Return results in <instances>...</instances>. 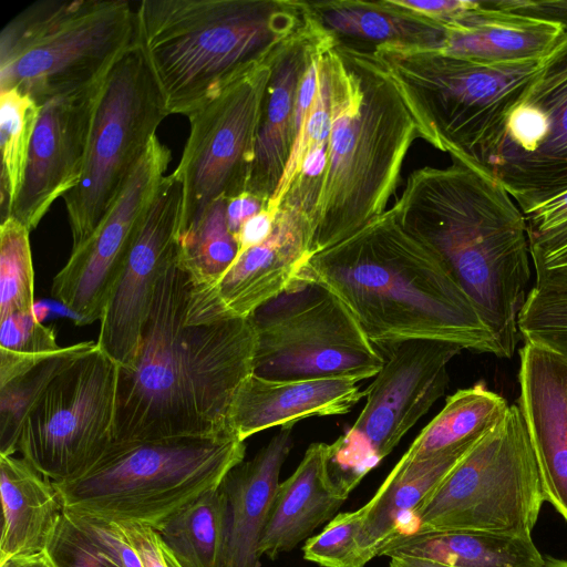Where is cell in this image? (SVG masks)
<instances>
[{
	"label": "cell",
	"instance_id": "cell-1",
	"mask_svg": "<svg viewBox=\"0 0 567 567\" xmlns=\"http://www.w3.org/2000/svg\"><path fill=\"white\" fill-rule=\"evenodd\" d=\"M190 287L175 251L158 277L135 362L120 367L112 442L231 432V405L254 372L256 332L250 318L187 323Z\"/></svg>",
	"mask_w": 567,
	"mask_h": 567
},
{
	"label": "cell",
	"instance_id": "cell-2",
	"mask_svg": "<svg viewBox=\"0 0 567 567\" xmlns=\"http://www.w3.org/2000/svg\"><path fill=\"white\" fill-rule=\"evenodd\" d=\"M449 154L450 166L413 171L392 207L399 221L439 254L492 331L502 358H511L530 279L525 217L482 165Z\"/></svg>",
	"mask_w": 567,
	"mask_h": 567
},
{
	"label": "cell",
	"instance_id": "cell-3",
	"mask_svg": "<svg viewBox=\"0 0 567 567\" xmlns=\"http://www.w3.org/2000/svg\"><path fill=\"white\" fill-rule=\"evenodd\" d=\"M298 276L332 290L375 347L439 340L502 358L442 258L399 221L393 207L315 254Z\"/></svg>",
	"mask_w": 567,
	"mask_h": 567
},
{
	"label": "cell",
	"instance_id": "cell-4",
	"mask_svg": "<svg viewBox=\"0 0 567 567\" xmlns=\"http://www.w3.org/2000/svg\"><path fill=\"white\" fill-rule=\"evenodd\" d=\"M327 59L331 121L327 162L310 214L313 255L386 210L410 147L424 138L373 47L336 39Z\"/></svg>",
	"mask_w": 567,
	"mask_h": 567
},
{
	"label": "cell",
	"instance_id": "cell-5",
	"mask_svg": "<svg viewBox=\"0 0 567 567\" xmlns=\"http://www.w3.org/2000/svg\"><path fill=\"white\" fill-rule=\"evenodd\" d=\"M136 43L168 114L190 113L268 62L311 21L308 1L143 0Z\"/></svg>",
	"mask_w": 567,
	"mask_h": 567
},
{
	"label": "cell",
	"instance_id": "cell-6",
	"mask_svg": "<svg viewBox=\"0 0 567 567\" xmlns=\"http://www.w3.org/2000/svg\"><path fill=\"white\" fill-rule=\"evenodd\" d=\"M245 454V441L233 432L112 442L85 472L53 483L65 511L161 530L217 488Z\"/></svg>",
	"mask_w": 567,
	"mask_h": 567
},
{
	"label": "cell",
	"instance_id": "cell-7",
	"mask_svg": "<svg viewBox=\"0 0 567 567\" xmlns=\"http://www.w3.org/2000/svg\"><path fill=\"white\" fill-rule=\"evenodd\" d=\"M385 64L415 115L424 141L482 164L542 60L482 62L401 44H380Z\"/></svg>",
	"mask_w": 567,
	"mask_h": 567
},
{
	"label": "cell",
	"instance_id": "cell-8",
	"mask_svg": "<svg viewBox=\"0 0 567 567\" xmlns=\"http://www.w3.org/2000/svg\"><path fill=\"white\" fill-rule=\"evenodd\" d=\"M136 42V12L124 0H41L0 34V91L39 106L101 82Z\"/></svg>",
	"mask_w": 567,
	"mask_h": 567
},
{
	"label": "cell",
	"instance_id": "cell-9",
	"mask_svg": "<svg viewBox=\"0 0 567 567\" xmlns=\"http://www.w3.org/2000/svg\"><path fill=\"white\" fill-rule=\"evenodd\" d=\"M545 501L523 416L517 404L511 405L505 419L414 512L411 534L483 530L532 536Z\"/></svg>",
	"mask_w": 567,
	"mask_h": 567
},
{
	"label": "cell",
	"instance_id": "cell-10",
	"mask_svg": "<svg viewBox=\"0 0 567 567\" xmlns=\"http://www.w3.org/2000/svg\"><path fill=\"white\" fill-rule=\"evenodd\" d=\"M256 332L252 374L276 381L374 378L383 365L342 300L303 277L249 317Z\"/></svg>",
	"mask_w": 567,
	"mask_h": 567
},
{
	"label": "cell",
	"instance_id": "cell-11",
	"mask_svg": "<svg viewBox=\"0 0 567 567\" xmlns=\"http://www.w3.org/2000/svg\"><path fill=\"white\" fill-rule=\"evenodd\" d=\"M167 115L161 89L135 42L101 83L81 178L63 196L72 249L97 228Z\"/></svg>",
	"mask_w": 567,
	"mask_h": 567
},
{
	"label": "cell",
	"instance_id": "cell-12",
	"mask_svg": "<svg viewBox=\"0 0 567 567\" xmlns=\"http://www.w3.org/2000/svg\"><path fill=\"white\" fill-rule=\"evenodd\" d=\"M377 348L383 365L365 390L364 406L354 423L329 444L332 481L348 497L444 394L447 364L463 349L439 340Z\"/></svg>",
	"mask_w": 567,
	"mask_h": 567
},
{
	"label": "cell",
	"instance_id": "cell-13",
	"mask_svg": "<svg viewBox=\"0 0 567 567\" xmlns=\"http://www.w3.org/2000/svg\"><path fill=\"white\" fill-rule=\"evenodd\" d=\"M118 373L97 343L74 359L27 415L22 457L53 482L85 472L112 443Z\"/></svg>",
	"mask_w": 567,
	"mask_h": 567
},
{
	"label": "cell",
	"instance_id": "cell-14",
	"mask_svg": "<svg viewBox=\"0 0 567 567\" xmlns=\"http://www.w3.org/2000/svg\"><path fill=\"white\" fill-rule=\"evenodd\" d=\"M272 59L187 116L189 135L173 172L182 185L177 236L216 200L246 192Z\"/></svg>",
	"mask_w": 567,
	"mask_h": 567
},
{
	"label": "cell",
	"instance_id": "cell-15",
	"mask_svg": "<svg viewBox=\"0 0 567 567\" xmlns=\"http://www.w3.org/2000/svg\"><path fill=\"white\" fill-rule=\"evenodd\" d=\"M481 165L522 213L567 190V25Z\"/></svg>",
	"mask_w": 567,
	"mask_h": 567
},
{
	"label": "cell",
	"instance_id": "cell-16",
	"mask_svg": "<svg viewBox=\"0 0 567 567\" xmlns=\"http://www.w3.org/2000/svg\"><path fill=\"white\" fill-rule=\"evenodd\" d=\"M172 153L157 135L97 228L54 276L51 295L78 326L100 321Z\"/></svg>",
	"mask_w": 567,
	"mask_h": 567
},
{
	"label": "cell",
	"instance_id": "cell-17",
	"mask_svg": "<svg viewBox=\"0 0 567 567\" xmlns=\"http://www.w3.org/2000/svg\"><path fill=\"white\" fill-rule=\"evenodd\" d=\"M312 255L307 208L299 197L287 195L265 241L239 255L216 284L190 287L187 323L249 318L287 290Z\"/></svg>",
	"mask_w": 567,
	"mask_h": 567
},
{
	"label": "cell",
	"instance_id": "cell-18",
	"mask_svg": "<svg viewBox=\"0 0 567 567\" xmlns=\"http://www.w3.org/2000/svg\"><path fill=\"white\" fill-rule=\"evenodd\" d=\"M182 185L169 174L156 188L100 320L97 346L122 369L135 362L158 277L174 256Z\"/></svg>",
	"mask_w": 567,
	"mask_h": 567
},
{
	"label": "cell",
	"instance_id": "cell-19",
	"mask_svg": "<svg viewBox=\"0 0 567 567\" xmlns=\"http://www.w3.org/2000/svg\"><path fill=\"white\" fill-rule=\"evenodd\" d=\"M102 81L40 106L23 182L10 216L29 231L81 178Z\"/></svg>",
	"mask_w": 567,
	"mask_h": 567
},
{
	"label": "cell",
	"instance_id": "cell-20",
	"mask_svg": "<svg viewBox=\"0 0 567 567\" xmlns=\"http://www.w3.org/2000/svg\"><path fill=\"white\" fill-rule=\"evenodd\" d=\"M519 398L545 499L567 522V361L525 342L519 351Z\"/></svg>",
	"mask_w": 567,
	"mask_h": 567
},
{
	"label": "cell",
	"instance_id": "cell-21",
	"mask_svg": "<svg viewBox=\"0 0 567 567\" xmlns=\"http://www.w3.org/2000/svg\"><path fill=\"white\" fill-rule=\"evenodd\" d=\"M336 40L312 18L286 42L271 61L255 155L246 192L267 205L274 196L293 138V115L298 89L312 58Z\"/></svg>",
	"mask_w": 567,
	"mask_h": 567
},
{
	"label": "cell",
	"instance_id": "cell-22",
	"mask_svg": "<svg viewBox=\"0 0 567 567\" xmlns=\"http://www.w3.org/2000/svg\"><path fill=\"white\" fill-rule=\"evenodd\" d=\"M358 381L322 378L276 381L251 374L238 390L229 413L230 431L241 441L309 416L348 413L364 395Z\"/></svg>",
	"mask_w": 567,
	"mask_h": 567
},
{
	"label": "cell",
	"instance_id": "cell-23",
	"mask_svg": "<svg viewBox=\"0 0 567 567\" xmlns=\"http://www.w3.org/2000/svg\"><path fill=\"white\" fill-rule=\"evenodd\" d=\"M292 449V425L281 426L249 461L233 467L220 486L228 502L223 567H260L259 542Z\"/></svg>",
	"mask_w": 567,
	"mask_h": 567
},
{
	"label": "cell",
	"instance_id": "cell-24",
	"mask_svg": "<svg viewBox=\"0 0 567 567\" xmlns=\"http://www.w3.org/2000/svg\"><path fill=\"white\" fill-rule=\"evenodd\" d=\"M330 445L312 443L295 472L277 488L259 542V556L275 559L291 551L321 524L331 520L348 498L330 470Z\"/></svg>",
	"mask_w": 567,
	"mask_h": 567
},
{
	"label": "cell",
	"instance_id": "cell-25",
	"mask_svg": "<svg viewBox=\"0 0 567 567\" xmlns=\"http://www.w3.org/2000/svg\"><path fill=\"white\" fill-rule=\"evenodd\" d=\"M443 51L482 62L542 60L557 43L566 24L501 9L492 1H473L446 28Z\"/></svg>",
	"mask_w": 567,
	"mask_h": 567
},
{
	"label": "cell",
	"instance_id": "cell-26",
	"mask_svg": "<svg viewBox=\"0 0 567 567\" xmlns=\"http://www.w3.org/2000/svg\"><path fill=\"white\" fill-rule=\"evenodd\" d=\"M478 441L415 461L399 460L362 506L360 545L370 559L393 538L411 534L414 512Z\"/></svg>",
	"mask_w": 567,
	"mask_h": 567
},
{
	"label": "cell",
	"instance_id": "cell-27",
	"mask_svg": "<svg viewBox=\"0 0 567 567\" xmlns=\"http://www.w3.org/2000/svg\"><path fill=\"white\" fill-rule=\"evenodd\" d=\"M0 565L43 553L63 513L53 481L22 456L0 455Z\"/></svg>",
	"mask_w": 567,
	"mask_h": 567
},
{
	"label": "cell",
	"instance_id": "cell-28",
	"mask_svg": "<svg viewBox=\"0 0 567 567\" xmlns=\"http://www.w3.org/2000/svg\"><path fill=\"white\" fill-rule=\"evenodd\" d=\"M312 18L338 40L443 49L446 30L393 0H323L309 2Z\"/></svg>",
	"mask_w": 567,
	"mask_h": 567
},
{
	"label": "cell",
	"instance_id": "cell-29",
	"mask_svg": "<svg viewBox=\"0 0 567 567\" xmlns=\"http://www.w3.org/2000/svg\"><path fill=\"white\" fill-rule=\"evenodd\" d=\"M405 555L451 567H543L532 536L483 530H440L399 536L379 556Z\"/></svg>",
	"mask_w": 567,
	"mask_h": 567
},
{
	"label": "cell",
	"instance_id": "cell-30",
	"mask_svg": "<svg viewBox=\"0 0 567 567\" xmlns=\"http://www.w3.org/2000/svg\"><path fill=\"white\" fill-rule=\"evenodd\" d=\"M511 405L499 394L477 383L456 391L402 455L415 461L481 440L507 415Z\"/></svg>",
	"mask_w": 567,
	"mask_h": 567
},
{
	"label": "cell",
	"instance_id": "cell-31",
	"mask_svg": "<svg viewBox=\"0 0 567 567\" xmlns=\"http://www.w3.org/2000/svg\"><path fill=\"white\" fill-rule=\"evenodd\" d=\"M84 341L0 372V455L18 452L23 422L51 381L74 359L94 347Z\"/></svg>",
	"mask_w": 567,
	"mask_h": 567
},
{
	"label": "cell",
	"instance_id": "cell-32",
	"mask_svg": "<svg viewBox=\"0 0 567 567\" xmlns=\"http://www.w3.org/2000/svg\"><path fill=\"white\" fill-rule=\"evenodd\" d=\"M158 532L183 567H223L228 502L221 486L203 494Z\"/></svg>",
	"mask_w": 567,
	"mask_h": 567
},
{
	"label": "cell",
	"instance_id": "cell-33",
	"mask_svg": "<svg viewBox=\"0 0 567 567\" xmlns=\"http://www.w3.org/2000/svg\"><path fill=\"white\" fill-rule=\"evenodd\" d=\"M226 205L225 199L216 200L194 226L177 236V261L194 288L216 284L238 255V244L227 224Z\"/></svg>",
	"mask_w": 567,
	"mask_h": 567
},
{
	"label": "cell",
	"instance_id": "cell-34",
	"mask_svg": "<svg viewBox=\"0 0 567 567\" xmlns=\"http://www.w3.org/2000/svg\"><path fill=\"white\" fill-rule=\"evenodd\" d=\"M40 106L17 90L0 91L1 221L20 192Z\"/></svg>",
	"mask_w": 567,
	"mask_h": 567
},
{
	"label": "cell",
	"instance_id": "cell-35",
	"mask_svg": "<svg viewBox=\"0 0 567 567\" xmlns=\"http://www.w3.org/2000/svg\"><path fill=\"white\" fill-rule=\"evenodd\" d=\"M29 229L14 217L0 226V319L33 312L34 270Z\"/></svg>",
	"mask_w": 567,
	"mask_h": 567
},
{
	"label": "cell",
	"instance_id": "cell-36",
	"mask_svg": "<svg viewBox=\"0 0 567 567\" xmlns=\"http://www.w3.org/2000/svg\"><path fill=\"white\" fill-rule=\"evenodd\" d=\"M519 336L567 361V286L535 284L518 317Z\"/></svg>",
	"mask_w": 567,
	"mask_h": 567
},
{
	"label": "cell",
	"instance_id": "cell-37",
	"mask_svg": "<svg viewBox=\"0 0 567 567\" xmlns=\"http://www.w3.org/2000/svg\"><path fill=\"white\" fill-rule=\"evenodd\" d=\"M330 47L320 54L318 91L313 105L291 148L279 185L267 205L275 212H279L293 181L300 174L306 158L319 150L327 148L331 121L330 76L327 59V50Z\"/></svg>",
	"mask_w": 567,
	"mask_h": 567
},
{
	"label": "cell",
	"instance_id": "cell-38",
	"mask_svg": "<svg viewBox=\"0 0 567 567\" xmlns=\"http://www.w3.org/2000/svg\"><path fill=\"white\" fill-rule=\"evenodd\" d=\"M523 215L536 276L567 269V190Z\"/></svg>",
	"mask_w": 567,
	"mask_h": 567
},
{
	"label": "cell",
	"instance_id": "cell-39",
	"mask_svg": "<svg viewBox=\"0 0 567 567\" xmlns=\"http://www.w3.org/2000/svg\"><path fill=\"white\" fill-rule=\"evenodd\" d=\"M363 520V507L336 515L306 540L303 558L321 567H364L371 559L360 545Z\"/></svg>",
	"mask_w": 567,
	"mask_h": 567
},
{
	"label": "cell",
	"instance_id": "cell-40",
	"mask_svg": "<svg viewBox=\"0 0 567 567\" xmlns=\"http://www.w3.org/2000/svg\"><path fill=\"white\" fill-rule=\"evenodd\" d=\"M63 513L106 567H143L137 553L114 523L76 515L64 508Z\"/></svg>",
	"mask_w": 567,
	"mask_h": 567
},
{
	"label": "cell",
	"instance_id": "cell-41",
	"mask_svg": "<svg viewBox=\"0 0 567 567\" xmlns=\"http://www.w3.org/2000/svg\"><path fill=\"white\" fill-rule=\"evenodd\" d=\"M54 328L44 326L33 312H17L0 319V350L35 357L59 350Z\"/></svg>",
	"mask_w": 567,
	"mask_h": 567
},
{
	"label": "cell",
	"instance_id": "cell-42",
	"mask_svg": "<svg viewBox=\"0 0 567 567\" xmlns=\"http://www.w3.org/2000/svg\"><path fill=\"white\" fill-rule=\"evenodd\" d=\"M45 554L56 567H106L89 549L64 513Z\"/></svg>",
	"mask_w": 567,
	"mask_h": 567
},
{
	"label": "cell",
	"instance_id": "cell-43",
	"mask_svg": "<svg viewBox=\"0 0 567 567\" xmlns=\"http://www.w3.org/2000/svg\"><path fill=\"white\" fill-rule=\"evenodd\" d=\"M114 524L137 553L143 567H183L158 530L140 524Z\"/></svg>",
	"mask_w": 567,
	"mask_h": 567
},
{
	"label": "cell",
	"instance_id": "cell-44",
	"mask_svg": "<svg viewBox=\"0 0 567 567\" xmlns=\"http://www.w3.org/2000/svg\"><path fill=\"white\" fill-rule=\"evenodd\" d=\"M278 212L267 206L244 223L235 236L238 244V255L265 241L272 231ZM236 257V258H237Z\"/></svg>",
	"mask_w": 567,
	"mask_h": 567
},
{
	"label": "cell",
	"instance_id": "cell-45",
	"mask_svg": "<svg viewBox=\"0 0 567 567\" xmlns=\"http://www.w3.org/2000/svg\"><path fill=\"white\" fill-rule=\"evenodd\" d=\"M266 206L262 199L248 192L227 200L226 217L231 234L236 236L244 223Z\"/></svg>",
	"mask_w": 567,
	"mask_h": 567
},
{
	"label": "cell",
	"instance_id": "cell-46",
	"mask_svg": "<svg viewBox=\"0 0 567 567\" xmlns=\"http://www.w3.org/2000/svg\"><path fill=\"white\" fill-rule=\"evenodd\" d=\"M0 567H50L45 551L31 556L14 557Z\"/></svg>",
	"mask_w": 567,
	"mask_h": 567
},
{
	"label": "cell",
	"instance_id": "cell-47",
	"mask_svg": "<svg viewBox=\"0 0 567 567\" xmlns=\"http://www.w3.org/2000/svg\"><path fill=\"white\" fill-rule=\"evenodd\" d=\"M389 567H451L444 564H440L436 561L405 556V555H398L390 557V564Z\"/></svg>",
	"mask_w": 567,
	"mask_h": 567
},
{
	"label": "cell",
	"instance_id": "cell-48",
	"mask_svg": "<svg viewBox=\"0 0 567 567\" xmlns=\"http://www.w3.org/2000/svg\"><path fill=\"white\" fill-rule=\"evenodd\" d=\"M535 284L567 286V269L554 270L538 275L536 276Z\"/></svg>",
	"mask_w": 567,
	"mask_h": 567
},
{
	"label": "cell",
	"instance_id": "cell-49",
	"mask_svg": "<svg viewBox=\"0 0 567 567\" xmlns=\"http://www.w3.org/2000/svg\"><path fill=\"white\" fill-rule=\"evenodd\" d=\"M543 567H567V560L546 557Z\"/></svg>",
	"mask_w": 567,
	"mask_h": 567
},
{
	"label": "cell",
	"instance_id": "cell-50",
	"mask_svg": "<svg viewBox=\"0 0 567 567\" xmlns=\"http://www.w3.org/2000/svg\"><path fill=\"white\" fill-rule=\"evenodd\" d=\"M44 551H45V550H44ZM45 555H47V554H45ZM47 558H48V561H49L50 567H56V566H55V565H54V564L49 559V557H48V556H47Z\"/></svg>",
	"mask_w": 567,
	"mask_h": 567
}]
</instances>
